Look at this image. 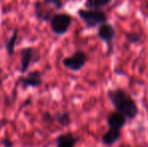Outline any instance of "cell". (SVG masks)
I'll use <instances>...</instances> for the list:
<instances>
[{
  "mask_svg": "<svg viewBox=\"0 0 148 147\" xmlns=\"http://www.w3.org/2000/svg\"><path fill=\"white\" fill-rule=\"evenodd\" d=\"M17 38H18V29L15 28L12 32L11 36L6 40L5 42V49L6 53L9 57H11L12 55L14 53V49H15L16 42H17Z\"/></svg>",
  "mask_w": 148,
  "mask_h": 147,
  "instance_id": "cell-12",
  "label": "cell"
},
{
  "mask_svg": "<svg viewBox=\"0 0 148 147\" xmlns=\"http://www.w3.org/2000/svg\"><path fill=\"white\" fill-rule=\"evenodd\" d=\"M20 53H21V66L19 72L23 75L27 72L31 65L37 63L40 59V55L33 47H24L21 49Z\"/></svg>",
  "mask_w": 148,
  "mask_h": 147,
  "instance_id": "cell-5",
  "label": "cell"
},
{
  "mask_svg": "<svg viewBox=\"0 0 148 147\" xmlns=\"http://www.w3.org/2000/svg\"><path fill=\"white\" fill-rule=\"evenodd\" d=\"M107 96L116 110L124 114L127 119L132 120L137 117L139 109L136 102L125 90L121 88L110 90Z\"/></svg>",
  "mask_w": 148,
  "mask_h": 147,
  "instance_id": "cell-1",
  "label": "cell"
},
{
  "mask_svg": "<svg viewBox=\"0 0 148 147\" xmlns=\"http://www.w3.org/2000/svg\"><path fill=\"white\" fill-rule=\"evenodd\" d=\"M126 38L129 43H137L140 42L142 39V34L139 32H131L126 36Z\"/></svg>",
  "mask_w": 148,
  "mask_h": 147,
  "instance_id": "cell-15",
  "label": "cell"
},
{
  "mask_svg": "<svg viewBox=\"0 0 148 147\" xmlns=\"http://www.w3.org/2000/svg\"><path fill=\"white\" fill-rule=\"evenodd\" d=\"M42 120L45 123H51V122L55 121V116L51 115L49 113H45V115L42 116Z\"/></svg>",
  "mask_w": 148,
  "mask_h": 147,
  "instance_id": "cell-17",
  "label": "cell"
},
{
  "mask_svg": "<svg viewBox=\"0 0 148 147\" xmlns=\"http://www.w3.org/2000/svg\"><path fill=\"white\" fill-rule=\"evenodd\" d=\"M112 2V0H87L85 5L87 8H93V9H102V8L108 6Z\"/></svg>",
  "mask_w": 148,
  "mask_h": 147,
  "instance_id": "cell-13",
  "label": "cell"
},
{
  "mask_svg": "<svg viewBox=\"0 0 148 147\" xmlns=\"http://www.w3.org/2000/svg\"><path fill=\"white\" fill-rule=\"evenodd\" d=\"M88 62V55L83 51H77L70 57L62 59V65L64 68L73 72H79L85 67Z\"/></svg>",
  "mask_w": 148,
  "mask_h": 147,
  "instance_id": "cell-4",
  "label": "cell"
},
{
  "mask_svg": "<svg viewBox=\"0 0 148 147\" xmlns=\"http://www.w3.org/2000/svg\"><path fill=\"white\" fill-rule=\"evenodd\" d=\"M80 141V137L73 135L72 133L60 134L56 139V145L58 147H74Z\"/></svg>",
  "mask_w": 148,
  "mask_h": 147,
  "instance_id": "cell-11",
  "label": "cell"
},
{
  "mask_svg": "<svg viewBox=\"0 0 148 147\" xmlns=\"http://www.w3.org/2000/svg\"><path fill=\"white\" fill-rule=\"evenodd\" d=\"M35 17L41 21H49L53 15V8L49 7V4L43 1H36L34 4Z\"/></svg>",
  "mask_w": 148,
  "mask_h": 147,
  "instance_id": "cell-6",
  "label": "cell"
},
{
  "mask_svg": "<svg viewBox=\"0 0 148 147\" xmlns=\"http://www.w3.org/2000/svg\"><path fill=\"white\" fill-rule=\"evenodd\" d=\"M55 121H57L58 123L60 124L64 127H66L71 124L72 119L69 112H62V113H58L55 115Z\"/></svg>",
  "mask_w": 148,
  "mask_h": 147,
  "instance_id": "cell-14",
  "label": "cell"
},
{
  "mask_svg": "<svg viewBox=\"0 0 148 147\" xmlns=\"http://www.w3.org/2000/svg\"><path fill=\"white\" fill-rule=\"evenodd\" d=\"M2 145L3 146H13V142L9 141V139H3L2 140Z\"/></svg>",
  "mask_w": 148,
  "mask_h": 147,
  "instance_id": "cell-18",
  "label": "cell"
},
{
  "mask_svg": "<svg viewBox=\"0 0 148 147\" xmlns=\"http://www.w3.org/2000/svg\"><path fill=\"white\" fill-rule=\"evenodd\" d=\"M73 17L69 13H55L49 20L51 31L57 36H64L70 29Z\"/></svg>",
  "mask_w": 148,
  "mask_h": 147,
  "instance_id": "cell-3",
  "label": "cell"
},
{
  "mask_svg": "<svg viewBox=\"0 0 148 147\" xmlns=\"http://www.w3.org/2000/svg\"><path fill=\"white\" fill-rule=\"evenodd\" d=\"M127 122V117L123 113L116 110L112 112L107 118V123L110 128H117V129H122L125 127Z\"/></svg>",
  "mask_w": 148,
  "mask_h": 147,
  "instance_id": "cell-9",
  "label": "cell"
},
{
  "mask_svg": "<svg viewBox=\"0 0 148 147\" xmlns=\"http://www.w3.org/2000/svg\"><path fill=\"white\" fill-rule=\"evenodd\" d=\"M43 2H45L49 5H53L55 9H62L64 3H62V0H42Z\"/></svg>",
  "mask_w": 148,
  "mask_h": 147,
  "instance_id": "cell-16",
  "label": "cell"
},
{
  "mask_svg": "<svg viewBox=\"0 0 148 147\" xmlns=\"http://www.w3.org/2000/svg\"><path fill=\"white\" fill-rule=\"evenodd\" d=\"M97 34L101 40L105 41L108 45H110L116 37V30L111 23L105 22L99 26Z\"/></svg>",
  "mask_w": 148,
  "mask_h": 147,
  "instance_id": "cell-7",
  "label": "cell"
},
{
  "mask_svg": "<svg viewBox=\"0 0 148 147\" xmlns=\"http://www.w3.org/2000/svg\"><path fill=\"white\" fill-rule=\"evenodd\" d=\"M78 15L89 28H95L107 22V14L101 9H79Z\"/></svg>",
  "mask_w": 148,
  "mask_h": 147,
  "instance_id": "cell-2",
  "label": "cell"
},
{
  "mask_svg": "<svg viewBox=\"0 0 148 147\" xmlns=\"http://www.w3.org/2000/svg\"><path fill=\"white\" fill-rule=\"evenodd\" d=\"M122 133H121V129H117V128H110L108 131H106L102 136V143L104 145L111 146L114 145L115 143L120 140Z\"/></svg>",
  "mask_w": 148,
  "mask_h": 147,
  "instance_id": "cell-10",
  "label": "cell"
},
{
  "mask_svg": "<svg viewBox=\"0 0 148 147\" xmlns=\"http://www.w3.org/2000/svg\"><path fill=\"white\" fill-rule=\"evenodd\" d=\"M17 83H20L24 89L25 88H37L41 85L42 80H41V73L38 71L30 72L26 77H21L18 79Z\"/></svg>",
  "mask_w": 148,
  "mask_h": 147,
  "instance_id": "cell-8",
  "label": "cell"
},
{
  "mask_svg": "<svg viewBox=\"0 0 148 147\" xmlns=\"http://www.w3.org/2000/svg\"><path fill=\"white\" fill-rule=\"evenodd\" d=\"M0 80H1V75H0Z\"/></svg>",
  "mask_w": 148,
  "mask_h": 147,
  "instance_id": "cell-19",
  "label": "cell"
}]
</instances>
